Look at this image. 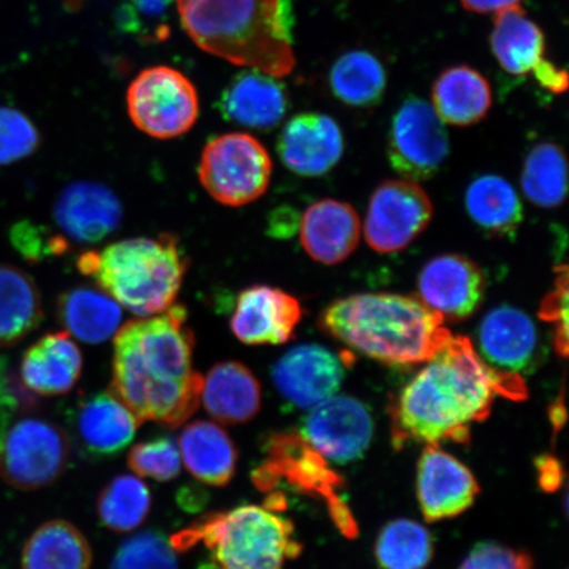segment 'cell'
<instances>
[{
    "mask_svg": "<svg viewBox=\"0 0 569 569\" xmlns=\"http://www.w3.org/2000/svg\"><path fill=\"white\" fill-rule=\"evenodd\" d=\"M496 395L522 401L528 387L521 376L489 367L467 337H451L391 402V442L397 450L468 443L471 425L486 421Z\"/></svg>",
    "mask_w": 569,
    "mask_h": 569,
    "instance_id": "obj_1",
    "label": "cell"
},
{
    "mask_svg": "<svg viewBox=\"0 0 569 569\" xmlns=\"http://www.w3.org/2000/svg\"><path fill=\"white\" fill-rule=\"evenodd\" d=\"M194 347L183 305L131 320L113 339L111 393L140 423L176 429L201 402L203 377L194 371Z\"/></svg>",
    "mask_w": 569,
    "mask_h": 569,
    "instance_id": "obj_2",
    "label": "cell"
},
{
    "mask_svg": "<svg viewBox=\"0 0 569 569\" xmlns=\"http://www.w3.org/2000/svg\"><path fill=\"white\" fill-rule=\"evenodd\" d=\"M319 326L356 352L389 366L425 365L450 340L445 319L419 298L365 293L339 298Z\"/></svg>",
    "mask_w": 569,
    "mask_h": 569,
    "instance_id": "obj_3",
    "label": "cell"
},
{
    "mask_svg": "<svg viewBox=\"0 0 569 569\" xmlns=\"http://www.w3.org/2000/svg\"><path fill=\"white\" fill-rule=\"evenodd\" d=\"M174 6L184 32L202 51L276 78L293 71L280 0H174Z\"/></svg>",
    "mask_w": 569,
    "mask_h": 569,
    "instance_id": "obj_4",
    "label": "cell"
},
{
    "mask_svg": "<svg viewBox=\"0 0 569 569\" xmlns=\"http://www.w3.org/2000/svg\"><path fill=\"white\" fill-rule=\"evenodd\" d=\"M77 268L120 306L144 318L174 305L189 259L174 234L161 233L84 252L78 258Z\"/></svg>",
    "mask_w": 569,
    "mask_h": 569,
    "instance_id": "obj_5",
    "label": "cell"
},
{
    "mask_svg": "<svg viewBox=\"0 0 569 569\" xmlns=\"http://www.w3.org/2000/svg\"><path fill=\"white\" fill-rule=\"evenodd\" d=\"M176 551L204 547L198 569H282L300 557L293 522L268 507L243 505L206 516L170 538Z\"/></svg>",
    "mask_w": 569,
    "mask_h": 569,
    "instance_id": "obj_6",
    "label": "cell"
},
{
    "mask_svg": "<svg viewBox=\"0 0 569 569\" xmlns=\"http://www.w3.org/2000/svg\"><path fill=\"white\" fill-rule=\"evenodd\" d=\"M264 450V462L252 473L254 486L261 492L272 493L284 482L298 492L322 498L341 532L350 538L358 533L350 509L338 495L341 487L339 476L301 433H273L268 438Z\"/></svg>",
    "mask_w": 569,
    "mask_h": 569,
    "instance_id": "obj_7",
    "label": "cell"
},
{
    "mask_svg": "<svg viewBox=\"0 0 569 569\" xmlns=\"http://www.w3.org/2000/svg\"><path fill=\"white\" fill-rule=\"evenodd\" d=\"M272 170V158L258 139L230 132L204 146L198 177L213 201L241 208L266 194Z\"/></svg>",
    "mask_w": 569,
    "mask_h": 569,
    "instance_id": "obj_8",
    "label": "cell"
},
{
    "mask_svg": "<svg viewBox=\"0 0 569 569\" xmlns=\"http://www.w3.org/2000/svg\"><path fill=\"white\" fill-rule=\"evenodd\" d=\"M132 123L153 139L182 137L199 118L198 91L187 76L170 67L140 71L127 90Z\"/></svg>",
    "mask_w": 569,
    "mask_h": 569,
    "instance_id": "obj_9",
    "label": "cell"
},
{
    "mask_svg": "<svg viewBox=\"0 0 569 569\" xmlns=\"http://www.w3.org/2000/svg\"><path fill=\"white\" fill-rule=\"evenodd\" d=\"M70 453V439L60 426L20 419L0 436V479L19 490L47 488L66 472Z\"/></svg>",
    "mask_w": 569,
    "mask_h": 569,
    "instance_id": "obj_10",
    "label": "cell"
},
{
    "mask_svg": "<svg viewBox=\"0 0 569 569\" xmlns=\"http://www.w3.org/2000/svg\"><path fill=\"white\" fill-rule=\"evenodd\" d=\"M448 153L450 139L443 120L422 99L408 98L390 124L388 158L391 168L405 180H430L443 167Z\"/></svg>",
    "mask_w": 569,
    "mask_h": 569,
    "instance_id": "obj_11",
    "label": "cell"
},
{
    "mask_svg": "<svg viewBox=\"0 0 569 569\" xmlns=\"http://www.w3.org/2000/svg\"><path fill=\"white\" fill-rule=\"evenodd\" d=\"M431 199L415 181H386L369 201L365 237L379 253H396L407 248L430 224Z\"/></svg>",
    "mask_w": 569,
    "mask_h": 569,
    "instance_id": "obj_12",
    "label": "cell"
},
{
    "mask_svg": "<svg viewBox=\"0 0 569 569\" xmlns=\"http://www.w3.org/2000/svg\"><path fill=\"white\" fill-rule=\"evenodd\" d=\"M301 436L320 457L347 465L368 450L373 436V419L361 401L336 395L311 409Z\"/></svg>",
    "mask_w": 569,
    "mask_h": 569,
    "instance_id": "obj_13",
    "label": "cell"
},
{
    "mask_svg": "<svg viewBox=\"0 0 569 569\" xmlns=\"http://www.w3.org/2000/svg\"><path fill=\"white\" fill-rule=\"evenodd\" d=\"M348 362L319 345L291 348L276 362L272 379L279 393L297 408L312 409L336 396Z\"/></svg>",
    "mask_w": 569,
    "mask_h": 569,
    "instance_id": "obj_14",
    "label": "cell"
},
{
    "mask_svg": "<svg viewBox=\"0 0 569 569\" xmlns=\"http://www.w3.org/2000/svg\"><path fill=\"white\" fill-rule=\"evenodd\" d=\"M419 300L445 320L472 317L486 295V276L471 259L442 254L431 259L418 276Z\"/></svg>",
    "mask_w": 569,
    "mask_h": 569,
    "instance_id": "obj_15",
    "label": "cell"
},
{
    "mask_svg": "<svg viewBox=\"0 0 569 569\" xmlns=\"http://www.w3.org/2000/svg\"><path fill=\"white\" fill-rule=\"evenodd\" d=\"M302 315L300 301L287 291L253 284L238 295L230 326L241 343L279 346L293 338Z\"/></svg>",
    "mask_w": 569,
    "mask_h": 569,
    "instance_id": "obj_16",
    "label": "cell"
},
{
    "mask_svg": "<svg viewBox=\"0 0 569 569\" xmlns=\"http://www.w3.org/2000/svg\"><path fill=\"white\" fill-rule=\"evenodd\" d=\"M480 493L473 473L438 445H427L418 462L417 495L427 522L455 518Z\"/></svg>",
    "mask_w": 569,
    "mask_h": 569,
    "instance_id": "obj_17",
    "label": "cell"
},
{
    "mask_svg": "<svg viewBox=\"0 0 569 569\" xmlns=\"http://www.w3.org/2000/svg\"><path fill=\"white\" fill-rule=\"evenodd\" d=\"M53 219L68 241L97 244L122 224L123 208L117 194L104 184L78 181L57 198Z\"/></svg>",
    "mask_w": 569,
    "mask_h": 569,
    "instance_id": "obj_18",
    "label": "cell"
},
{
    "mask_svg": "<svg viewBox=\"0 0 569 569\" xmlns=\"http://www.w3.org/2000/svg\"><path fill=\"white\" fill-rule=\"evenodd\" d=\"M277 152L290 172L322 177L336 168L343 156V133L336 120L325 113H300L284 124Z\"/></svg>",
    "mask_w": 569,
    "mask_h": 569,
    "instance_id": "obj_19",
    "label": "cell"
},
{
    "mask_svg": "<svg viewBox=\"0 0 569 569\" xmlns=\"http://www.w3.org/2000/svg\"><path fill=\"white\" fill-rule=\"evenodd\" d=\"M478 346L476 351L489 367L521 376L537 361L539 333L525 311L502 305L482 318Z\"/></svg>",
    "mask_w": 569,
    "mask_h": 569,
    "instance_id": "obj_20",
    "label": "cell"
},
{
    "mask_svg": "<svg viewBox=\"0 0 569 569\" xmlns=\"http://www.w3.org/2000/svg\"><path fill=\"white\" fill-rule=\"evenodd\" d=\"M218 109L227 122L249 130L270 131L287 116L289 97L276 77L249 69L227 84Z\"/></svg>",
    "mask_w": 569,
    "mask_h": 569,
    "instance_id": "obj_21",
    "label": "cell"
},
{
    "mask_svg": "<svg viewBox=\"0 0 569 569\" xmlns=\"http://www.w3.org/2000/svg\"><path fill=\"white\" fill-rule=\"evenodd\" d=\"M139 425V419L111 391L84 398L74 409L77 443L97 459L116 457L126 450Z\"/></svg>",
    "mask_w": 569,
    "mask_h": 569,
    "instance_id": "obj_22",
    "label": "cell"
},
{
    "mask_svg": "<svg viewBox=\"0 0 569 569\" xmlns=\"http://www.w3.org/2000/svg\"><path fill=\"white\" fill-rule=\"evenodd\" d=\"M361 222L350 203L322 199L305 211L301 244L312 260L325 266H337L350 258L359 244Z\"/></svg>",
    "mask_w": 569,
    "mask_h": 569,
    "instance_id": "obj_23",
    "label": "cell"
},
{
    "mask_svg": "<svg viewBox=\"0 0 569 569\" xmlns=\"http://www.w3.org/2000/svg\"><path fill=\"white\" fill-rule=\"evenodd\" d=\"M82 367V353L70 333L49 332L24 352L20 377L34 395L62 396L76 387Z\"/></svg>",
    "mask_w": 569,
    "mask_h": 569,
    "instance_id": "obj_24",
    "label": "cell"
},
{
    "mask_svg": "<svg viewBox=\"0 0 569 569\" xmlns=\"http://www.w3.org/2000/svg\"><path fill=\"white\" fill-rule=\"evenodd\" d=\"M204 409L223 425H243L259 415L261 387L251 369L239 361L213 366L203 379Z\"/></svg>",
    "mask_w": 569,
    "mask_h": 569,
    "instance_id": "obj_25",
    "label": "cell"
},
{
    "mask_svg": "<svg viewBox=\"0 0 569 569\" xmlns=\"http://www.w3.org/2000/svg\"><path fill=\"white\" fill-rule=\"evenodd\" d=\"M180 448L189 472L206 486L226 487L237 472V446L217 423L196 421L184 426Z\"/></svg>",
    "mask_w": 569,
    "mask_h": 569,
    "instance_id": "obj_26",
    "label": "cell"
},
{
    "mask_svg": "<svg viewBox=\"0 0 569 569\" xmlns=\"http://www.w3.org/2000/svg\"><path fill=\"white\" fill-rule=\"evenodd\" d=\"M56 315L70 337L88 345H101L116 336L123 317L113 298L88 287L63 291L57 300Z\"/></svg>",
    "mask_w": 569,
    "mask_h": 569,
    "instance_id": "obj_27",
    "label": "cell"
},
{
    "mask_svg": "<svg viewBox=\"0 0 569 569\" xmlns=\"http://www.w3.org/2000/svg\"><path fill=\"white\" fill-rule=\"evenodd\" d=\"M492 107V89L478 70L452 67L432 87V109L445 124L468 127L479 123Z\"/></svg>",
    "mask_w": 569,
    "mask_h": 569,
    "instance_id": "obj_28",
    "label": "cell"
},
{
    "mask_svg": "<svg viewBox=\"0 0 569 569\" xmlns=\"http://www.w3.org/2000/svg\"><path fill=\"white\" fill-rule=\"evenodd\" d=\"M490 46L509 74L532 73L545 61V34L519 6L497 12Z\"/></svg>",
    "mask_w": 569,
    "mask_h": 569,
    "instance_id": "obj_29",
    "label": "cell"
},
{
    "mask_svg": "<svg viewBox=\"0 0 569 569\" xmlns=\"http://www.w3.org/2000/svg\"><path fill=\"white\" fill-rule=\"evenodd\" d=\"M465 202L473 223L495 238L515 237L522 224L521 199L513 184L500 176L475 178L467 188Z\"/></svg>",
    "mask_w": 569,
    "mask_h": 569,
    "instance_id": "obj_30",
    "label": "cell"
},
{
    "mask_svg": "<svg viewBox=\"0 0 569 569\" xmlns=\"http://www.w3.org/2000/svg\"><path fill=\"white\" fill-rule=\"evenodd\" d=\"M91 563L89 540L63 519L41 525L21 552V569H90Z\"/></svg>",
    "mask_w": 569,
    "mask_h": 569,
    "instance_id": "obj_31",
    "label": "cell"
},
{
    "mask_svg": "<svg viewBox=\"0 0 569 569\" xmlns=\"http://www.w3.org/2000/svg\"><path fill=\"white\" fill-rule=\"evenodd\" d=\"M42 318L41 296L32 277L0 264V348L18 345L38 329Z\"/></svg>",
    "mask_w": 569,
    "mask_h": 569,
    "instance_id": "obj_32",
    "label": "cell"
},
{
    "mask_svg": "<svg viewBox=\"0 0 569 569\" xmlns=\"http://www.w3.org/2000/svg\"><path fill=\"white\" fill-rule=\"evenodd\" d=\"M330 88L339 101L353 107H372L387 88L382 63L368 52L355 51L339 57L330 70Z\"/></svg>",
    "mask_w": 569,
    "mask_h": 569,
    "instance_id": "obj_33",
    "label": "cell"
},
{
    "mask_svg": "<svg viewBox=\"0 0 569 569\" xmlns=\"http://www.w3.org/2000/svg\"><path fill=\"white\" fill-rule=\"evenodd\" d=\"M523 194L542 209H555L567 196V160L553 142H539L526 156L521 176Z\"/></svg>",
    "mask_w": 569,
    "mask_h": 569,
    "instance_id": "obj_34",
    "label": "cell"
},
{
    "mask_svg": "<svg viewBox=\"0 0 569 569\" xmlns=\"http://www.w3.org/2000/svg\"><path fill=\"white\" fill-rule=\"evenodd\" d=\"M152 507V496L140 479L120 475L99 493L97 511L107 529L128 532L144 523Z\"/></svg>",
    "mask_w": 569,
    "mask_h": 569,
    "instance_id": "obj_35",
    "label": "cell"
},
{
    "mask_svg": "<svg viewBox=\"0 0 569 569\" xmlns=\"http://www.w3.org/2000/svg\"><path fill=\"white\" fill-rule=\"evenodd\" d=\"M375 553L381 569H425L432 559V537L416 521L396 519L381 530Z\"/></svg>",
    "mask_w": 569,
    "mask_h": 569,
    "instance_id": "obj_36",
    "label": "cell"
},
{
    "mask_svg": "<svg viewBox=\"0 0 569 569\" xmlns=\"http://www.w3.org/2000/svg\"><path fill=\"white\" fill-rule=\"evenodd\" d=\"M174 0H124L118 12V23L126 33L144 42H161L169 38Z\"/></svg>",
    "mask_w": 569,
    "mask_h": 569,
    "instance_id": "obj_37",
    "label": "cell"
},
{
    "mask_svg": "<svg viewBox=\"0 0 569 569\" xmlns=\"http://www.w3.org/2000/svg\"><path fill=\"white\" fill-rule=\"evenodd\" d=\"M110 569H178V561L162 533L144 531L119 547Z\"/></svg>",
    "mask_w": 569,
    "mask_h": 569,
    "instance_id": "obj_38",
    "label": "cell"
},
{
    "mask_svg": "<svg viewBox=\"0 0 569 569\" xmlns=\"http://www.w3.org/2000/svg\"><path fill=\"white\" fill-rule=\"evenodd\" d=\"M128 467L142 478L156 481H170L181 471V453L169 437L146 440L131 448Z\"/></svg>",
    "mask_w": 569,
    "mask_h": 569,
    "instance_id": "obj_39",
    "label": "cell"
},
{
    "mask_svg": "<svg viewBox=\"0 0 569 569\" xmlns=\"http://www.w3.org/2000/svg\"><path fill=\"white\" fill-rule=\"evenodd\" d=\"M41 144V134L23 112L0 106V166L30 158Z\"/></svg>",
    "mask_w": 569,
    "mask_h": 569,
    "instance_id": "obj_40",
    "label": "cell"
},
{
    "mask_svg": "<svg viewBox=\"0 0 569 569\" xmlns=\"http://www.w3.org/2000/svg\"><path fill=\"white\" fill-rule=\"evenodd\" d=\"M11 243L27 261L40 262L69 251V241L44 226L19 222L12 227Z\"/></svg>",
    "mask_w": 569,
    "mask_h": 569,
    "instance_id": "obj_41",
    "label": "cell"
},
{
    "mask_svg": "<svg viewBox=\"0 0 569 569\" xmlns=\"http://www.w3.org/2000/svg\"><path fill=\"white\" fill-rule=\"evenodd\" d=\"M539 317L553 325V346L560 356L568 355V268L558 269L553 290L540 305Z\"/></svg>",
    "mask_w": 569,
    "mask_h": 569,
    "instance_id": "obj_42",
    "label": "cell"
},
{
    "mask_svg": "<svg viewBox=\"0 0 569 569\" xmlns=\"http://www.w3.org/2000/svg\"><path fill=\"white\" fill-rule=\"evenodd\" d=\"M532 566L529 553L483 542L473 547L458 569H532Z\"/></svg>",
    "mask_w": 569,
    "mask_h": 569,
    "instance_id": "obj_43",
    "label": "cell"
},
{
    "mask_svg": "<svg viewBox=\"0 0 569 569\" xmlns=\"http://www.w3.org/2000/svg\"><path fill=\"white\" fill-rule=\"evenodd\" d=\"M536 80L546 90L552 94H561L568 88L567 71L555 67L552 62L545 60L540 62L538 68L532 71Z\"/></svg>",
    "mask_w": 569,
    "mask_h": 569,
    "instance_id": "obj_44",
    "label": "cell"
},
{
    "mask_svg": "<svg viewBox=\"0 0 569 569\" xmlns=\"http://www.w3.org/2000/svg\"><path fill=\"white\" fill-rule=\"evenodd\" d=\"M539 486L546 492H555L560 487L561 480L565 478L563 468L553 457H542L537 460Z\"/></svg>",
    "mask_w": 569,
    "mask_h": 569,
    "instance_id": "obj_45",
    "label": "cell"
},
{
    "mask_svg": "<svg viewBox=\"0 0 569 569\" xmlns=\"http://www.w3.org/2000/svg\"><path fill=\"white\" fill-rule=\"evenodd\" d=\"M18 398L11 386L7 361L0 356V410L10 411L17 408Z\"/></svg>",
    "mask_w": 569,
    "mask_h": 569,
    "instance_id": "obj_46",
    "label": "cell"
},
{
    "mask_svg": "<svg viewBox=\"0 0 569 569\" xmlns=\"http://www.w3.org/2000/svg\"><path fill=\"white\" fill-rule=\"evenodd\" d=\"M521 0H461L466 10L478 13L500 12L509 7L519 6Z\"/></svg>",
    "mask_w": 569,
    "mask_h": 569,
    "instance_id": "obj_47",
    "label": "cell"
},
{
    "mask_svg": "<svg viewBox=\"0 0 569 569\" xmlns=\"http://www.w3.org/2000/svg\"><path fill=\"white\" fill-rule=\"evenodd\" d=\"M550 410V418L551 423L553 426V430L555 432H558L566 422V408L563 405V400L555 402Z\"/></svg>",
    "mask_w": 569,
    "mask_h": 569,
    "instance_id": "obj_48",
    "label": "cell"
}]
</instances>
